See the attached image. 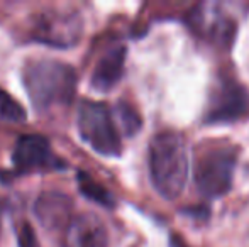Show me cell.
<instances>
[{
	"label": "cell",
	"mask_w": 249,
	"mask_h": 247,
	"mask_svg": "<svg viewBox=\"0 0 249 247\" xmlns=\"http://www.w3.org/2000/svg\"><path fill=\"white\" fill-rule=\"evenodd\" d=\"M78 186H80V191L85 195L87 198L90 200L97 201L99 205L105 208H112L115 205L114 201V197L108 193V190H105L100 183H97L93 178H90V175L87 173H78Z\"/></svg>",
	"instance_id": "12"
},
{
	"label": "cell",
	"mask_w": 249,
	"mask_h": 247,
	"mask_svg": "<svg viewBox=\"0 0 249 247\" xmlns=\"http://www.w3.org/2000/svg\"><path fill=\"white\" fill-rule=\"evenodd\" d=\"M19 244L20 247H36V235L27 224H24L19 232Z\"/></svg>",
	"instance_id": "14"
},
{
	"label": "cell",
	"mask_w": 249,
	"mask_h": 247,
	"mask_svg": "<svg viewBox=\"0 0 249 247\" xmlns=\"http://www.w3.org/2000/svg\"><path fill=\"white\" fill-rule=\"evenodd\" d=\"M14 166L19 171H36V169L65 168V163L51 151V144L46 137L37 134L22 135L14 148Z\"/></svg>",
	"instance_id": "7"
},
{
	"label": "cell",
	"mask_w": 249,
	"mask_h": 247,
	"mask_svg": "<svg viewBox=\"0 0 249 247\" xmlns=\"http://www.w3.org/2000/svg\"><path fill=\"white\" fill-rule=\"evenodd\" d=\"M76 125L82 139L102 156L117 158L122 152L121 132L107 103L83 100L78 107Z\"/></svg>",
	"instance_id": "4"
},
{
	"label": "cell",
	"mask_w": 249,
	"mask_h": 247,
	"mask_svg": "<svg viewBox=\"0 0 249 247\" xmlns=\"http://www.w3.org/2000/svg\"><path fill=\"white\" fill-rule=\"evenodd\" d=\"M125 46L119 44L108 49L104 56L100 58L99 63L95 65L92 73V88L97 92H110L119 82H121L122 75H124V65H125Z\"/></svg>",
	"instance_id": "10"
},
{
	"label": "cell",
	"mask_w": 249,
	"mask_h": 247,
	"mask_svg": "<svg viewBox=\"0 0 249 247\" xmlns=\"http://www.w3.org/2000/svg\"><path fill=\"white\" fill-rule=\"evenodd\" d=\"M24 86L39 110L68 103L75 93L76 73L73 66L56 60H34L24 68Z\"/></svg>",
	"instance_id": "2"
},
{
	"label": "cell",
	"mask_w": 249,
	"mask_h": 247,
	"mask_svg": "<svg viewBox=\"0 0 249 247\" xmlns=\"http://www.w3.org/2000/svg\"><path fill=\"white\" fill-rule=\"evenodd\" d=\"M112 115H115V122L119 120V125H121V131L124 132L127 137H132V135H136L139 131H141L142 127V119L141 115H139V112L134 109V107H131L127 102H119L117 105H115V110Z\"/></svg>",
	"instance_id": "11"
},
{
	"label": "cell",
	"mask_w": 249,
	"mask_h": 247,
	"mask_svg": "<svg viewBox=\"0 0 249 247\" xmlns=\"http://www.w3.org/2000/svg\"><path fill=\"white\" fill-rule=\"evenodd\" d=\"M65 247H108V232L95 214L71 217L65 229Z\"/></svg>",
	"instance_id": "8"
},
{
	"label": "cell",
	"mask_w": 249,
	"mask_h": 247,
	"mask_svg": "<svg viewBox=\"0 0 249 247\" xmlns=\"http://www.w3.org/2000/svg\"><path fill=\"white\" fill-rule=\"evenodd\" d=\"M149 178L164 200H177L188 178V152L185 137L177 131L153 135L148 148Z\"/></svg>",
	"instance_id": "1"
},
{
	"label": "cell",
	"mask_w": 249,
	"mask_h": 247,
	"mask_svg": "<svg viewBox=\"0 0 249 247\" xmlns=\"http://www.w3.org/2000/svg\"><path fill=\"white\" fill-rule=\"evenodd\" d=\"M27 117L24 107L16 99L9 95L5 90L0 88V120L5 122H24Z\"/></svg>",
	"instance_id": "13"
},
{
	"label": "cell",
	"mask_w": 249,
	"mask_h": 247,
	"mask_svg": "<svg viewBox=\"0 0 249 247\" xmlns=\"http://www.w3.org/2000/svg\"><path fill=\"white\" fill-rule=\"evenodd\" d=\"M249 109V92L241 82L222 78L217 82L205 112L207 124H229L243 117Z\"/></svg>",
	"instance_id": "5"
},
{
	"label": "cell",
	"mask_w": 249,
	"mask_h": 247,
	"mask_svg": "<svg viewBox=\"0 0 249 247\" xmlns=\"http://www.w3.org/2000/svg\"><path fill=\"white\" fill-rule=\"evenodd\" d=\"M82 36V19L76 12H43L33 24V37L53 48H71Z\"/></svg>",
	"instance_id": "6"
},
{
	"label": "cell",
	"mask_w": 249,
	"mask_h": 247,
	"mask_svg": "<svg viewBox=\"0 0 249 247\" xmlns=\"http://www.w3.org/2000/svg\"><path fill=\"white\" fill-rule=\"evenodd\" d=\"M73 203L68 195L61 191H44L34 203V215L48 231H58L71 220Z\"/></svg>",
	"instance_id": "9"
},
{
	"label": "cell",
	"mask_w": 249,
	"mask_h": 247,
	"mask_svg": "<svg viewBox=\"0 0 249 247\" xmlns=\"http://www.w3.org/2000/svg\"><path fill=\"white\" fill-rule=\"evenodd\" d=\"M170 247H188V246H187V242L181 241L180 235L171 234L170 235Z\"/></svg>",
	"instance_id": "15"
},
{
	"label": "cell",
	"mask_w": 249,
	"mask_h": 247,
	"mask_svg": "<svg viewBox=\"0 0 249 247\" xmlns=\"http://www.w3.org/2000/svg\"><path fill=\"white\" fill-rule=\"evenodd\" d=\"M237 148L232 144H213L197 154L194 168L195 186L203 198H220L232 188L237 165Z\"/></svg>",
	"instance_id": "3"
}]
</instances>
